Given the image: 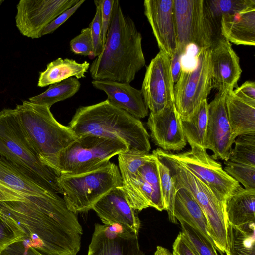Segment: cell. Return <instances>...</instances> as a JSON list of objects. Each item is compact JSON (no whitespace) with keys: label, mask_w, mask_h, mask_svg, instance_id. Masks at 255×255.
Here are the masks:
<instances>
[{"label":"cell","mask_w":255,"mask_h":255,"mask_svg":"<svg viewBox=\"0 0 255 255\" xmlns=\"http://www.w3.org/2000/svg\"><path fill=\"white\" fill-rule=\"evenodd\" d=\"M0 216L25 245L43 255H77L80 250L82 226L60 196L38 203L0 202Z\"/></svg>","instance_id":"cell-1"},{"label":"cell","mask_w":255,"mask_h":255,"mask_svg":"<svg viewBox=\"0 0 255 255\" xmlns=\"http://www.w3.org/2000/svg\"><path fill=\"white\" fill-rule=\"evenodd\" d=\"M145 64L141 34L115 0L103 50L90 65L91 76L93 80L130 84Z\"/></svg>","instance_id":"cell-2"},{"label":"cell","mask_w":255,"mask_h":255,"mask_svg":"<svg viewBox=\"0 0 255 255\" xmlns=\"http://www.w3.org/2000/svg\"><path fill=\"white\" fill-rule=\"evenodd\" d=\"M78 136L93 134L121 140L129 150L149 152V135L142 122L108 100L81 106L68 126Z\"/></svg>","instance_id":"cell-3"},{"label":"cell","mask_w":255,"mask_h":255,"mask_svg":"<svg viewBox=\"0 0 255 255\" xmlns=\"http://www.w3.org/2000/svg\"><path fill=\"white\" fill-rule=\"evenodd\" d=\"M15 109L39 158L55 171L58 155L78 136L55 119L49 106L24 100Z\"/></svg>","instance_id":"cell-4"},{"label":"cell","mask_w":255,"mask_h":255,"mask_svg":"<svg viewBox=\"0 0 255 255\" xmlns=\"http://www.w3.org/2000/svg\"><path fill=\"white\" fill-rule=\"evenodd\" d=\"M118 155L122 187L130 206L138 211L149 207L164 210L157 157L148 161L146 153L131 150Z\"/></svg>","instance_id":"cell-5"},{"label":"cell","mask_w":255,"mask_h":255,"mask_svg":"<svg viewBox=\"0 0 255 255\" xmlns=\"http://www.w3.org/2000/svg\"><path fill=\"white\" fill-rule=\"evenodd\" d=\"M0 155L29 172L51 190L62 194L58 183L60 175L40 160L15 109L0 111Z\"/></svg>","instance_id":"cell-6"},{"label":"cell","mask_w":255,"mask_h":255,"mask_svg":"<svg viewBox=\"0 0 255 255\" xmlns=\"http://www.w3.org/2000/svg\"><path fill=\"white\" fill-rule=\"evenodd\" d=\"M160 161L169 168L176 190H188L204 212L207 220L208 234L215 248L221 253L228 251V222L224 203L201 180L182 165L171 158L160 148L152 151Z\"/></svg>","instance_id":"cell-7"},{"label":"cell","mask_w":255,"mask_h":255,"mask_svg":"<svg viewBox=\"0 0 255 255\" xmlns=\"http://www.w3.org/2000/svg\"><path fill=\"white\" fill-rule=\"evenodd\" d=\"M129 150L124 141L93 134L78 138L58 155L55 171L60 175H75L96 170L114 156Z\"/></svg>","instance_id":"cell-8"},{"label":"cell","mask_w":255,"mask_h":255,"mask_svg":"<svg viewBox=\"0 0 255 255\" xmlns=\"http://www.w3.org/2000/svg\"><path fill=\"white\" fill-rule=\"evenodd\" d=\"M58 183L68 208L75 214L92 209L111 190L122 186L119 168L111 162L86 173L60 175Z\"/></svg>","instance_id":"cell-9"},{"label":"cell","mask_w":255,"mask_h":255,"mask_svg":"<svg viewBox=\"0 0 255 255\" xmlns=\"http://www.w3.org/2000/svg\"><path fill=\"white\" fill-rule=\"evenodd\" d=\"M174 6L176 49L184 55L191 45L199 49L210 48L221 34L218 32L219 27L209 12L205 0H174Z\"/></svg>","instance_id":"cell-10"},{"label":"cell","mask_w":255,"mask_h":255,"mask_svg":"<svg viewBox=\"0 0 255 255\" xmlns=\"http://www.w3.org/2000/svg\"><path fill=\"white\" fill-rule=\"evenodd\" d=\"M174 86V104L182 120H189L212 89L210 50L199 49L191 68L182 67Z\"/></svg>","instance_id":"cell-11"},{"label":"cell","mask_w":255,"mask_h":255,"mask_svg":"<svg viewBox=\"0 0 255 255\" xmlns=\"http://www.w3.org/2000/svg\"><path fill=\"white\" fill-rule=\"evenodd\" d=\"M191 148L190 151L178 154L165 151L201 180L224 203L240 184L224 170L221 164L213 159L205 148L196 145Z\"/></svg>","instance_id":"cell-12"},{"label":"cell","mask_w":255,"mask_h":255,"mask_svg":"<svg viewBox=\"0 0 255 255\" xmlns=\"http://www.w3.org/2000/svg\"><path fill=\"white\" fill-rule=\"evenodd\" d=\"M174 84L170 58L160 51L146 68L141 90L151 113H159L174 104Z\"/></svg>","instance_id":"cell-13"},{"label":"cell","mask_w":255,"mask_h":255,"mask_svg":"<svg viewBox=\"0 0 255 255\" xmlns=\"http://www.w3.org/2000/svg\"><path fill=\"white\" fill-rule=\"evenodd\" d=\"M79 0H21L16 6V26L20 33L36 39L43 29Z\"/></svg>","instance_id":"cell-14"},{"label":"cell","mask_w":255,"mask_h":255,"mask_svg":"<svg viewBox=\"0 0 255 255\" xmlns=\"http://www.w3.org/2000/svg\"><path fill=\"white\" fill-rule=\"evenodd\" d=\"M0 186L14 193L21 200L34 203L58 195L29 172L0 155Z\"/></svg>","instance_id":"cell-15"},{"label":"cell","mask_w":255,"mask_h":255,"mask_svg":"<svg viewBox=\"0 0 255 255\" xmlns=\"http://www.w3.org/2000/svg\"><path fill=\"white\" fill-rule=\"evenodd\" d=\"M227 93L218 92L208 104V119L205 148L213 152V159H229L234 138L228 121L225 99Z\"/></svg>","instance_id":"cell-16"},{"label":"cell","mask_w":255,"mask_h":255,"mask_svg":"<svg viewBox=\"0 0 255 255\" xmlns=\"http://www.w3.org/2000/svg\"><path fill=\"white\" fill-rule=\"evenodd\" d=\"M87 255H144L138 234L117 226L96 223Z\"/></svg>","instance_id":"cell-17"},{"label":"cell","mask_w":255,"mask_h":255,"mask_svg":"<svg viewBox=\"0 0 255 255\" xmlns=\"http://www.w3.org/2000/svg\"><path fill=\"white\" fill-rule=\"evenodd\" d=\"M143 5L160 51L171 58L177 46L174 0H145Z\"/></svg>","instance_id":"cell-18"},{"label":"cell","mask_w":255,"mask_h":255,"mask_svg":"<svg viewBox=\"0 0 255 255\" xmlns=\"http://www.w3.org/2000/svg\"><path fill=\"white\" fill-rule=\"evenodd\" d=\"M92 209L104 225L138 234L141 223L137 211L129 204L122 186L111 190Z\"/></svg>","instance_id":"cell-19"},{"label":"cell","mask_w":255,"mask_h":255,"mask_svg":"<svg viewBox=\"0 0 255 255\" xmlns=\"http://www.w3.org/2000/svg\"><path fill=\"white\" fill-rule=\"evenodd\" d=\"M209 50L212 87L218 92L228 93L237 85L242 73L239 58L221 35Z\"/></svg>","instance_id":"cell-20"},{"label":"cell","mask_w":255,"mask_h":255,"mask_svg":"<svg viewBox=\"0 0 255 255\" xmlns=\"http://www.w3.org/2000/svg\"><path fill=\"white\" fill-rule=\"evenodd\" d=\"M147 125L152 140L162 150L177 151L186 145L182 120L174 104L159 113L150 112Z\"/></svg>","instance_id":"cell-21"},{"label":"cell","mask_w":255,"mask_h":255,"mask_svg":"<svg viewBox=\"0 0 255 255\" xmlns=\"http://www.w3.org/2000/svg\"><path fill=\"white\" fill-rule=\"evenodd\" d=\"M93 86L104 91L112 104L140 120L149 114L141 90L130 84L108 80H93Z\"/></svg>","instance_id":"cell-22"},{"label":"cell","mask_w":255,"mask_h":255,"mask_svg":"<svg viewBox=\"0 0 255 255\" xmlns=\"http://www.w3.org/2000/svg\"><path fill=\"white\" fill-rule=\"evenodd\" d=\"M220 34L236 45H255V5L236 13L222 15Z\"/></svg>","instance_id":"cell-23"},{"label":"cell","mask_w":255,"mask_h":255,"mask_svg":"<svg viewBox=\"0 0 255 255\" xmlns=\"http://www.w3.org/2000/svg\"><path fill=\"white\" fill-rule=\"evenodd\" d=\"M225 103L234 138L244 134H255V102L241 98L232 91L227 94Z\"/></svg>","instance_id":"cell-24"},{"label":"cell","mask_w":255,"mask_h":255,"mask_svg":"<svg viewBox=\"0 0 255 255\" xmlns=\"http://www.w3.org/2000/svg\"><path fill=\"white\" fill-rule=\"evenodd\" d=\"M174 215L176 220L183 221L197 230L215 247L208 234V222L204 212L193 195L184 188L177 190Z\"/></svg>","instance_id":"cell-25"},{"label":"cell","mask_w":255,"mask_h":255,"mask_svg":"<svg viewBox=\"0 0 255 255\" xmlns=\"http://www.w3.org/2000/svg\"><path fill=\"white\" fill-rule=\"evenodd\" d=\"M228 223L241 226L255 222V189L240 185L224 201Z\"/></svg>","instance_id":"cell-26"},{"label":"cell","mask_w":255,"mask_h":255,"mask_svg":"<svg viewBox=\"0 0 255 255\" xmlns=\"http://www.w3.org/2000/svg\"><path fill=\"white\" fill-rule=\"evenodd\" d=\"M89 67L90 63L86 61L80 63L73 59L58 58L48 63L46 69L40 73L37 86L46 87L71 77L84 78Z\"/></svg>","instance_id":"cell-27"},{"label":"cell","mask_w":255,"mask_h":255,"mask_svg":"<svg viewBox=\"0 0 255 255\" xmlns=\"http://www.w3.org/2000/svg\"><path fill=\"white\" fill-rule=\"evenodd\" d=\"M255 222L241 226L228 223L227 255H255Z\"/></svg>","instance_id":"cell-28"},{"label":"cell","mask_w":255,"mask_h":255,"mask_svg":"<svg viewBox=\"0 0 255 255\" xmlns=\"http://www.w3.org/2000/svg\"><path fill=\"white\" fill-rule=\"evenodd\" d=\"M208 119V103L204 101L197 111L188 120H182V127L186 141L191 147L205 148Z\"/></svg>","instance_id":"cell-29"},{"label":"cell","mask_w":255,"mask_h":255,"mask_svg":"<svg viewBox=\"0 0 255 255\" xmlns=\"http://www.w3.org/2000/svg\"><path fill=\"white\" fill-rule=\"evenodd\" d=\"M80 86L81 84L78 79L71 77L50 85L46 91L29 98L28 101L51 108L54 104L73 96L79 90Z\"/></svg>","instance_id":"cell-30"},{"label":"cell","mask_w":255,"mask_h":255,"mask_svg":"<svg viewBox=\"0 0 255 255\" xmlns=\"http://www.w3.org/2000/svg\"><path fill=\"white\" fill-rule=\"evenodd\" d=\"M157 164L164 210L167 211L170 221L176 223L177 220L174 215V205L177 190L174 181L169 168L158 158Z\"/></svg>","instance_id":"cell-31"},{"label":"cell","mask_w":255,"mask_h":255,"mask_svg":"<svg viewBox=\"0 0 255 255\" xmlns=\"http://www.w3.org/2000/svg\"><path fill=\"white\" fill-rule=\"evenodd\" d=\"M228 160L251 166H255V133L244 134L235 139Z\"/></svg>","instance_id":"cell-32"},{"label":"cell","mask_w":255,"mask_h":255,"mask_svg":"<svg viewBox=\"0 0 255 255\" xmlns=\"http://www.w3.org/2000/svg\"><path fill=\"white\" fill-rule=\"evenodd\" d=\"M209 12L220 28L221 16L238 13L255 5V0H205Z\"/></svg>","instance_id":"cell-33"},{"label":"cell","mask_w":255,"mask_h":255,"mask_svg":"<svg viewBox=\"0 0 255 255\" xmlns=\"http://www.w3.org/2000/svg\"><path fill=\"white\" fill-rule=\"evenodd\" d=\"M224 170L233 179L241 183L245 189H255V166L228 160L224 161Z\"/></svg>","instance_id":"cell-34"},{"label":"cell","mask_w":255,"mask_h":255,"mask_svg":"<svg viewBox=\"0 0 255 255\" xmlns=\"http://www.w3.org/2000/svg\"><path fill=\"white\" fill-rule=\"evenodd\" d=\"M179 222L182 233L197 255H218L216 249L211 242L186 223Z\"/></svg>","instance_id":"cell-35"},{"label":"cell","mask_w":255,"mask_h":255,"mask_svg":"<svg viewBox=\"0 0 255 255\" xmlns=\"http://www.w3.org/2000/svg\"><path fill=\"white\" fill-rule=\"evenodd\" d=\"M71 51L76 54L95 58L94 47L89 27L81 30V33L70 41Z\"/></svg>","instance_id":"cell-36"},{"label":"cell","mask_w":255,"mask_h":255,"mask_svg":"<svg viewBox=\"0 0 255 255\" xmlns=\"http://www.w3.org/2000/svg\"><path fill=\"white\" fill-rule=\"evenodd\" d=\"M96 7L95 16L89 25L92 39L95 57L98 56L103 50L101 40V12L99 0H94Z\"/></svg>","instance_id":"cell-37"},{"label":"cell","mask_w":255,"mask_h":255,"mask_svg":"<svg viewBox=\"0 0 255 255\" xmlns=\"http://www.w3.org/2000/svg\"><path fill=\"white\" fill-rule=\"evenodd\" d=\"M19 241H23L22 237L0 216V255L9 245Z\"/></svg>","instance_id":"cell-38"},{"label":"cell","mask_w":255,"mask_h":255,"mask_svg":"<svg viewBox=\"0 0 255 255\" xmlns=\"http://www.w3.org/2000/svg\"><path fill=\"white\" fill-rule=\"evenodd\" d=\"M114 0H99L101 12V40L103 48L106 41L107 32L112 18Z\"/></svg>","instance_id":"cell-39"},{"label":"cell","mask_w":255,"mask_h":255,"mask_svg":"<svg viewBox=\"0 0 255 255\" xmlns=\"http://www.w3.org/2000/svg\"><path fill=\"white\" fill-rule=\"evenodd\" d=\"M85 1V0H79L75 5L64 11L43 29L42 36L52 33L66 21H67Z\"/></svg>","instance_id":"cell-40"},{"label":"cell","mask_w":255,"mask_h":255,"mask_svg":"<svg viewBox=\"0 0 255 255\" xmlns=\"http://www.w3.org/2000/svg\"><path fill=\"white\" fill-rule=\"evenodd\" d=\"M1 255H43L36 249L22 241L15 242L2 251Z\"/></svg>","instance_id":"cell-41"},{"label":"cell","mask_w":255,"mask_h":255,"mask_svg":"<svg viewBox=\"0 0 255 255\" xmlns=\"http://www.w3.org/2000/svg\"><path fill=\"white\" fill-rule=\"evenodd\" d=\"M173 253L177 255H197L182 232L179 233L173 243Z\"/></svg>","instance_id":"cell-42"},{"label":"cell","mask_w":255,"mask_h":255,"mask_svg":"<svg viewBox=\"0 0 255 255\" xmlns=\"http://www.w3.org/2000/svg\"><path fill=\"white\" fill-rule=\"evenodd\" d=\"M233 93L243 99L255 102V82L247 81L233 90Z\"/></svg>","instance_id":"cell-43"},{"label":"cell","mask_w":255,"mask_h":255,"mask_svg":"<svg viewBox=\"0 0 255 255\" xmlns=\"http://www.w3.org/2000/svg\"><path fill=\"white\" fill-rule=\"evenodd\" d=\"M183 55V54L180 51L176 49L170 58V69L174 83L177 82L181 73V59Z\"/></svg>","instance_id":"cell-44"},{"label":"cell","mask_w":255,"mask_h":255,"mask_svg":"<svg viewBox=\"0 0 255 255\" xmlns=\"http://www.w3.org/2000/svg\"><path fill=\"white\" fill-rule=\"evenodd\" d=\"M16 200L15 195L11 192L0 186V202Z\"/></svg>","instance_id":"cell-45"},{"label":"cell","mask_w":255,"mask_h":255,"mask_svg":"<svg viewBox=\"0 0 255 255\" xmlns=\"http://www.w3.org/2000/svg\"><path fill=\"white\" fill-rule=\"evenodd\" d=\"M154 255H173V254L164 247L157 246Z\"/></svg>","instance_id":"cell-46"},{"label":"cell","mask_w":255,"mask_h":255,"mask_svg":"<svg viewBox=\"0 0 255 255\" xmlns=\"http://www.w3.org/2000/svg\"><path fill=\"white\" fill-rule=\"evenodd\" d=\"M4 1V0H0V6L2 4V3Z\"/></svg>","instance_id":"cell-47"},{"label":"cell","mask_w":255,"mask_h":255,"mask_svg":"<svg viewBox=\"0 0 255 255\" xmlns=\"http://www.w3.org/2000/svg\"><path fill=\"white\" fill-rule=\"evenodd\" d=\"M172 254H173V255H176V254H175V253H172Z\"/></svg>","instance_id":"cell-48"}]
</instances>
